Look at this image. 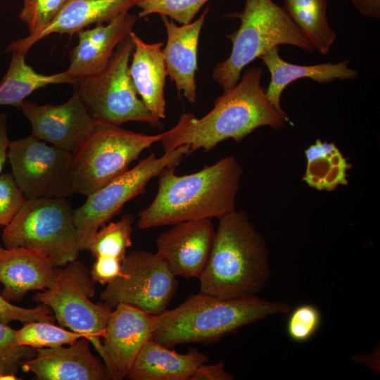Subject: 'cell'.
Instances as JSON below:
<instances>
[{"label":"cell","instance_id":"6da1fadb","mask_svg":"<svg viewBox=\"0 0 380 380\" xmlns=\"http://www.w3.org/2000/svg\"><path fill=\"white\" fill-rule=\"evenodd\" d=\"M262 70H246L240 82L217 98L213 109L201 118L182 114L175 126L163 132L164 152L186 145L191 153L201 148L209 151L219 143L232 139L241 142L256 129L268 126L279 130L286 122L293 125L284 111L268 100L261 84Z\"/></svg>","mask_w":380,"mask_h":380},{"label":"cell","instance_id":"7a4b0ae2","mask_svg":"<svg viewBox=\"0 0 380 380\" xmlns=\"http://www.w3.org/2000/svg\"><path fill=\"white\" fill-rule=\"evenodd\" d=\"M175 168L167 167L158 175L154 199L139 213V228L218 219L236 210L243 170L235 157H224L189 175H177Z\"/></svg>","mask_w":380,"mask_h":380},{"label":"cell","instance_id":"3957f363","mask_svg":"<svg viewBox=\"0 0 380 380\" xmlns=\"http://www.w3.org/2000/svg\"><path fill=\"white\" fill-rule=\"evenodd\" d=\"M210 255L198 278L201 293L224 299L258 296L270 277L265 239L242 210L220 218Z\"/></svg>","mask_w":380,"mask_h":380},{"label":"cell","instance_id":"277c9868","mask_svg":"<svg viewBox=\"0 0 380 380\" xmlns=\"http://www.w3.org/2000/svg\"><path fill=\"white\" fill-rule=\"evenodd\" d=\"M290 310L286 303L258 296L224 299L199 292L157 315L158 326L151 339L168 348L210 343L267 317Z\"/></svg>","mask_w":380,"mask_h":380},{"label":"cell","instance_id":"5b68a950","mask_svg":"<svg viewBox=\"0 0 380 380\" xmlns=\"http://www.w3.org/2000/svg\"><path fill=\"white\" fill-rule=\"evenodd\" d=\"M227 16L239 18L241 24L227 35L232 44L229 56L213 71V79L223 92L238 83L246 65L273 47L287 44L310 53L315 51L284 8L273 0H246L241 12Z\"/></svg>","mask_w":380,"mask_h":380},{"label":"cell","instance_id":"8992f818","mask_svg":"<svg viewBox=\"0 0 380 380\" xmlns=\"http://www.w3.org/2000/svg\"><path fill=\"white\" fill-rule=\"evenodd\" d=\"M74 210L64 198L26 202L2 232L5 248L22 247L49 260L56 267L77 259L81 251Z\"/></svg>","mask_w":380,"mask_h":380},{"label":"cell","instance_id":"52a82bcc","mask_svg":"<svg viewBox=\"0 0 380 380\" xmlns=\"http://www.w3.org/2000/svg\"><path fill=\"white\" fill-rule=\"evenodd\" d=\"M133 51L129 34L117 46L100 72L75 79L71 84L96 125L120 126L141 122L158 129L161 120L154 116L139 97L129 65Z\"/></svg>","mask_w":380,"mask_h":380},{"label":"cell","instance_id":"ba28073f","mask_svg":"<svg viewBox=\"0 0 380 380\" xmlns=\"http://www.w3.org/2000/svg\"><path fill=\"white\" fill-rule=\"evenodd\" d=\"M164 133L148 135L120 126L96 125L73 154V194L87 196L129 170L142 151L160 141Z\"/></svg>","mask_w":380,"mask_h":380},{"label":"cell","instance_id":"9c48e42d","mask_svg":"<svg viewBox=\"0 0 380 380\" xmlns=\"http://www.w3.org/2000/svg\"><path fill=\"white\" fill-rule=\"evenodd\" d=\"M95 284L88 268L76 260L58 267L55 285L35 293L32 300L49 306L60 326L84 334L104 361L100 338L112 310L91 300Z\"/></svg>","mask_w":380,"mask_h":380},{"label":"cell","instance_id":"30bf717a","mask_svg":"<svg viewBox=\"0 0 380 380\" xmlns=\"http://www.w3.org/2000/svg\"><path fill=\"white\" fill-rule=\"evenodd\" d=\"M190 153L186 145L165 151L160 157L152 153L88 195L85 202L73 213L81 251L87 250L99 229L118 215L126 203L144 192L150 180L166 167H177Z\"/></svg>","mask_w":380,"mask_h":380},{"label":"cell","instance_id":"8fae6325","mask_svg":"<svg viewBox=\"0 0 380 380\" xmlns=\"http://www.w3.org/2000/svg\"><path fill=\"white\" fill-rule=\"evenodd\" d=\"M177 288L176 277L156 253L135 251L126 255L120 274L100 298L110 310L125 303L157 315L167 310Z\"/></svg>","mask_w":380,"mask_h":380},{"label":"cell","instance_id":"7c38bea8","mask_svg":"<svg viewBox=\"0 0 380 380\" xmlns=\"http://www.w3.org/2000/svg\"><path fill=\"white\" fill-rule=\"evenodd\" d=\"M12 175L27 199L64 198L73 194V154L33 135L11 141Z\"/></svg>","mask_w":380,"mask_h":380},{"label":"cell","instance_id":"4fadbf2b","mask_svg":"<svg viewBox=\"0 0 380 380\" xmlns=\"http://www.w3.org/2000/svg\"><path fill=\"white\" fill-rule=\"evenodd\" d=\"M20 108L32 126V135L72 153L83 145L96 125L75 92L61 104L39 105L25 100Z\"/></svg>","mask_w":380,"mask_h":380},{"label":"cell","instance_id":"5bb4252c","mask_svg":"<svg viewBox=\"0 0 380 380\" xmlns=\"http://www.w3.org/2000/svg\"><path fill=\"white\" fill-rule=\"evenodd\" d=\"M158 316L120 303L111 310L103 336L104 364L113 379H123L139 352L151 339Z\"/></svg>","mask_w":380,"mask_h":380},{"label":"cell","instance_id":"9a60e30c","mask_svg":"<svg viewBox=\"0 0 380 380\" xmlns=\"http://www.w3.org/2000/svg\"><path fill=\"white\" fill-rule=\"evenodd\" d=\"M211 219L172 224L157 238V255L175 277L198 278L208 262L215 236Z\"/></svg>","mask_w":380,"mask_h":380},{"label":"cell","instance_id":"2e32d148","mask_svg":"<svg viewBox=\"0 0 380 380\" xmlns=\"http://www.w3.org/2000/svg\"><path fill=\"white\" fill-rule=\"evenodd\" d=\"M20 367L39 380L113 379L106 365L91 351L86 337L68 346L36 349L35 355L24 360Z\"/></svg>","mask_w":380,"mask_h":380},{"label":"cell","instance_id":"e0dca14e","mask_svg":"<svg viewBox=\"0 0 380 380\" xmlns=\"http://www.w3.org/2000/svg\"><path fill=\"white\" fill-rule=\"evenodd\" d=\"M138 19L137 15L126 12L108 23L79 31L78 43L70 52L66 75L75 80L102 70L117 46L132 31Z\"/></svg>","mask_w":380,"mask_h":380},{"label":"cell","instance_id":"ac0fdd59","mask_svg":"<svg viewBox=\"0 0 380 380\" xmlns=\"http://www.w3.org/2000/svg\"><path fill=\"white\" fill-rule=\"evenodd\" d=\"M139 1L68 0L51 22L34 33L12 42L6 52L20 51L27 54L34 44L51 34H77L91 25L108 23L129 12Z\"/></svg>","mask_w":380,"mask_h":380},{"label":"cell","instance_id":"d6986e66","mask_svg":"<svg viewBox=\"0 0 380 380\" xmlns=\"http://www.w3.org/2000/svg\"><path fill=\"white\" fill-rule=\"evenodd\" d=\"M208 12L207 7L198 19L182 25L160 15L167 32L163 54L167 75L175 82L178 93L182 92L191 103L197 100L195 76L198 69V44Z\"/></svg>","mask_w":380,"mask_h":380},{"label":"cell","instance_id":"ffe728a7","mask_svg":"<svg viewBox=\"0 0 380 380\" xmlns=\"http://www.w3.org/2000/svg\"><path fill=\"white\" fill-rule=\"evenodd\" d=\"M58 267L45 257L29 249L0 246L1 295L20 301L30 291H44L56 281Z\"/></svg>","mask_w":380,"mask_h":380},{"label":"cell","instance_id":"44dd1931","mask_svg":"<svg viewBox=\"0 0 380 380\" xmlns=\"http://www.w3.org/2000/svg\"><path fill=\"white\" fill-rule=\"evenodd\" d=\"M129 36L133 51L129 72L136 91L149 111L165 118V84L167 76L162 42L146 43L134 32Z\"/></svg>","mask_w":380,"mask_h":380},{"label":"cell","instance_id":"7402d4cb","mask_svg":"<svg viewBox=\"0 0 380 380\" xmlns=\"http://www.w3.org/2000/svg\"><path fill=\"white\" fill-rule=\"evenodd\" d=\"M208 357L197 348L177 353L152 339L139 352L126 378L131 380H189L198 366Z\"/></svg>","mask_w":380,"mask_h":380},{"label":"cell","instance_id":"603a6c76","mask_svg":"<svg viewBox=\"0 0 380 380\" xmlns=\"http://www.w3.org/2000/svg\"><path fill=\"white\" fill-rule=\"evenodd\" d=\"M278 46L272 48L262 54L260 58L270 73V82L266 94L270 103L279 111L281 96L284 89L291 82L309 78L320 84H326L336 80H355L359 72L348 67L349 60L335 64L331 63L312 65H300L285 61L279 56Z\"/></svg>","mask_w":380,"mask_h":380},{"label":"cell","instance_id":"cb8c5ba5","mask_svg":"<svg viewBox=\"0 0 380 380\" xmlns=\"http://www.w3.org/2000/svg\"><path fill=\"white\" fill-rule=\"evenodd\" d=\"M305 155L307 165L303 180L310 187L332 191L339 185H348L351 165L333 142L318 139L305 150Z\"/></svg>","mask_w":380,"mask_h":380},{"label":"cell","instance_id":"d4e9b609","mask_svg":"<svg viewBox=\"0 0 380 380\" xmlns=\"http://www.w3.org/2000/svg\"><path fill=\"white\" fill-rule=\"evenodd\" d=\"M6 73L0 82V106L20 108L25 99L34 91L50 84L69 83L74 79L65 71L44 75L37 72L25 62L26 54L13 51Z\"/></svg>","mask_w":380,"mask_h":380},{"label":"cell","instance_id":"484cf974","mask_svg":"<svg viewBox=\"0 0 380 380\" xmlns=\"http://www.w3.org/2000/svg\"><path fill=\"white\" fill-rule=\"evenodd\" d=\"M282 8L315 51L327 54L336 37L327 20V0H284Z\"/></svg>","mask_w":380,"mask_h":380},{"label":"cell","instance_id":"4316f807","mask_svg":"<svg viewBox=\"0 0 380 380\" xmlns=\"http://www.w3.org/2000/svg\"><path fill=\"white\" fill-rule=\"evenodd\" d=\"M133 222V216L127 214L116 222L106 223L96 232L87 250L95 258L111 257L122 262L127 249L132 245Z\"/></svg>","mask_w":380,"mask_h":380},{"label":"cell","instance_id":"83f0119b","mask_svg":"<svg viewBox=\"0 0 380 380\" xmlns=\"http://www.w3.org/2000/svg\"><path fill=\"white\" fill-rule=\"evenodd\" d=\"M15 337L19 346L34 349L55 348L71 345L84 334L66 329L61 326L48 321H31L15 330Z\"/></svg>","mask_w":380,"mask_h":380},{"label":"cell","instance_id":"f1b7e54d","mask_svg":"<svg viewBox=\"0 0 380 380\" xmlns=\"http://www.w3.org/2000/svg\"><path fill=\"white\" fill-rule=\"evenodd\" d=\"M209 0H139L138 18L151 14L165 15L181 25L192 22L196 15Z\"/></svg>","mask_w":380,"mask_h":380},{"label":"cell","instance_id":"f546056e","mask_svg":"<svg viewBox=\"0 0 380 380\" xmlns=\"http://www.w3.org/2000/svg\"><path fill=\"white\" fill-rule=\"evenodd\" d=\"M286 324L288 336L293 341L303 343L315 336L322 323L319 310L312 304H302L291 310Z\"/></svg>","mask_w":380,"mask_h":380},{"label":"cell","instance_id":"4dcf8cb0","mask_svg":"<svg viewBox=\"0 0 380 380\" xmlns=\"http://www.w3.org/2000/svg\"><path fill=\"white\" fill-rule=\"evenodd\" d=\"M35 353L36 349L19 346L15 340V329L0 322V365L6 374L15 376L21 363Z\"/></svg>","mask_w":380,"mask_h":380},{"label":"cell","instance_id":"1f68e13d","mask_svg":"<svg viewBox=\"0 0 380 380\" xmlns=\"http://www.w3.org/2000/svg\"><path fill=\"white\" fill-rule=\"evenodd\" d=\"M68 0H23L19 18L25 23L29 34L48 25L58 14Z\"/></svg>","mask_w":380,"mask_h":380},{"label":"cell","instance_id":"d6a6232c","mask_svg":"<svg viewBox=\"0 0 380 380\" xmlns=\"http://www.w3.org/2000/svg\"><path fill=\"white\" fill-rule=\"evenodd\" d=\"M27 198L12 173L0 175V226L8 224L22 208Z\"/></svg>","mask_w":380,"mask_h":380},{"label":"cell","instance_id":"836d02e7","mask_svg":"<svg viewBox=\"0 0 380 380\" xmlns=\"http://www.w3.org/2000/svg\"><path fill=\"white\" fill-rule=\"evenodd\" d=\"M55 320L51 309L44 304L34 308H25L12 304L0 293V322L8 324L12 321L25 323L31 321L54 322Z\"/></svg>","mask_w":380,"mask_h":380},{"label":"cell","instance_id":"e575fe53","mask_svg":"<svg viewBox=\"0 0 380 380\" xmlns=\"http://www.w3.org/2000/svg\"><path fill=\"white\" fill-rule=\"evenodd\" d=\"M122 262L118 258L105 256L96 258L91 276L96 283L105 285L113 281L120 273Z\"/></svg>","mask_w":380,"mask_h":380},{"label":"cell","instance_id":"d590c367","mask_svg":"<svg viewBox=\"0 0 380 380\" xmlns=\"http://www.w3.org/2000/svg\"><path fill=\"white\" fill-rule=\"evenodd\" d=\"M234 376L225 370L223 361L215 364L203 363L195 370L189 380H234Z\"/></svg>","mask_w":380,"mask_h":380},{"label":"cell","instance_id":"8d00e7d4","mask_svg":"<svg viewBox=\"0 0 380 380\" xmlns=\"http://www.w3.org/2000/svg\"><path fill=\"white\" fill-rule=\"evenodd\" d=\"M350 1L360 15L380 18V0H350Z\"/></svg>","mask_w":380,"mask_h":380},{"label":"cell","instance_id":"74e56055","mask_svg":"<svg viewBox=\"0 0 380 380\" xmlns=\"http://www.w3.org/2000/svg\"><path fill=\"white\" fill-rule=\"evenodd\" d=\"M11 141L8 136L7 115L4 113H0V172L3 170Z\"/></svg>","mask_w":380,"mask_h":380},{"label":"cell","instance_id":"f35d334b","mask_svg":"<svg viewBox=\"0 0 380 380\" xmlns=\"http://www.w3.org/2000/svg\"><path fill=\"white\" fill-rule=\"evenodd\" d=\"M18 379L15 376L6 374L4 368L0 365V380Z\"/></svg>","mask_w":380,"mask_h":380},{"label":"cell","instance_id":"ab89813d","mask_svg":"<svg viewBox=\"0 0 380 380\" xmlns=\"http://www.w3.org/2000/svg\"><path fill=\"white\" fill-rule=\"evenodd\" d=\"M0 246H1V245H0Z\"/></svg>","mask_w":380,"mask_h":380}]
</instances>
